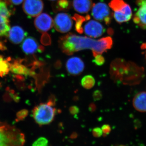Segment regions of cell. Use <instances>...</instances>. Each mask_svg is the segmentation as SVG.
I'll use <instances>...</instances> for the list:
<instances>
[{"label":"cell","mask_w":146,"mask_h":146,"mask_svg":"<svg viewBox=\"0 0 146 146\" xmlns=\"http://www.w3.org/2000/svg\"><path fill=\"white\" fill-rule=\"evenodd\" d=\"M113 41L110 36L95 40L86 36H79L72 33L61 36L58 45L62 51L66 54H73L79 51L86 49L92 50L94 57L101 54L110 49Z\"/></svg>","instance_id":"1"},{"label":"cell","mask_w":146,"mask_h":146,"mask_svg":"<svg viewBox=\"0 0 146 146\" xmlns=\"http://www.w3.org/2000/svg\"><path fill=\"white\" fill-rule=\"evenodd\" d=\"M25 135L13 126L0 121V146H23Z\"/></svg>","instance_id":"2"},{"label":"cell","mask_w":146,"mask_h":146,"mask_svg":"<svg viewBox=\"0 0 146 146\" xmlns=\"http://www.w3.org/2000/svg\"><path fill=\"white\" fill-rule=\"evenodd\" d=\"M57 110L47 103L40 104L33 108L32 116L35 122L40 126L52 122Z\"/></svg>","instance_id":"3"},{"label":"cell","mask_w":146,"mask_h":146,"mask_svg":"<svg viewBox=\"0 0 146 146\" xmlns=\"http://www.w3.org/2000/svg\"><path fill=\"white\" fill-rule=\"evenodd\" d=\"M109 5L114 11L113 16L115 21L119 23H125L131 19L132 16L131 8L123 0H112Z\"/></svg>","instance_id":"4"},{"label":"cell","mask_w":146,"mask_h":146,"mask_svg":"<svg viewBox=\"0 0 146 146\" xmlns=\"http://www.w3.org/2000/svg\"><path fill=\"white\" fill-rule=\"evenodd\" d=\"M12 9L7 0H0V37L8 36L10 30L9 18Z\"/></svg>","instance_id":"5"},{"label":"cell","mask_w":146,"mask_h":146,"mask_svg":"<svg viewBox=\"0 0 146 146\" xmlns=\"http://www.w3.org/2000/svg\"><path fill=\"white\" fill-rule=\"evenodd\" d=\"M94 19L104 22L106 25H109L112 20V15L108 6L103 3L94 4L91 12Z\"/></svg>","instance_id":"6"},{"label":"cell","mask_w":146,"mask_h":146,"mask_svg":"<svg viewBox=\"0 0 146 146\" xmlns=\"http://www.w3.org/2000/svg\"><path fill=\"white\" fill-rule=\"evenodd\" d=\"M72 25V18L66 13H58L53 21V26L56 30L61 33H66L70 31Z\"/></svg>","instance_id":"7"},{"label":"cell","mask_w":146,"mask_h":146,"mask_svg":"<svg viewBox=\"0 0 146 146\" xmlns=\"http://www.w3.org/2000/svg\"><path fill=\"white\" fill-rule=\"evenodd\" d=\"M44 8L42 0H25L23 9L25 13L29 17H34L41 14Z\"/></svg>","instance_id":"8"},{"label":"cell","mask_w":146,"mask_h":146,"mask_svg":"<svg viewBox=\"0 0 146 146\" xmlns=\"http://www.w3.org/2000/svg\"><path fill=\"white\" fill-rule=\"evenodd\" d=\"M83 32L90 37L98 38L103 35L105 32V29L98 22L91 20L84 26Z\"/></svg>","instance_id":"9"},{"label":"cell","mask_w":146,"mask_h":146,"mask_svg":"<svg viewBox=\"0 0 146 146\" xmlns=\"http://www.w3.org/2000/svg\"><path fill=\"white\" fill-rule=\"evenodd\" d=\"M36 29L41 33L48 31L53 26V21L50 15L42 13L37 16L34 21Z\"/></svg>","instance_id":"10"},{"label":"cell","mask_w":146,"mask_h":146,"mask_svg":"<svg viewBox=\"0 0 146 146\" xmlns=\"http://www.w3.org/2000/svg\"><path fill=\"white\" fill-rule=\"evenodd\" d=\"M66 70L72 75H78L84 71V64L83 60L78 57H72L66 63Z\"/></svg>","instance_id":"11"},{"label":"cell","mask_w":146,"mask_h":146,"mask_svg":"<svg viewBox=\"0 0 146 146\" xmlns=\"http://www.w3.org/2000/svg\"><path fill=\"white\" fill-rule=\"evenodd\" d=\"M21 48L23 52L27 55L33 54L37 52H43L44 50V47L39 46L36 39L31 36L27 37L24 40Z\"/></svg>","instance_id":"12"},{"label":"cell","mask_w":146,"mask_h":146,"mask_svg":"<svg viewBox=\"0 0 146 146\" xmlns=\"http://www.w3.org/2000/svg\"><path fill=\"white\" fill-rule=\"evenodd\" d=\"M138 9L133 18L134 23L142 28L146 29V0H137Z\"/></svg>","instance_id":"13"},{"label":"cell","mask_w":146,"mask_h":146,"mask_svg":"<svg viewBox=\"0 0 146 146\" xmlns=\"http://www.w3.org/2000/svg\"><path fill=\"white\" fill-rule=\"evenodd\" d=\"M27 35V33L23 29L17 26L11 28L8 34L9 39L10 42L16 44H18L23 42Z\"/></svg>","instance_id":"14"},{"label":"cell","mask_w":146,"mask_h":146,"mask_svg":"<svg viewBox=\"0 0 146 146\" xmlns=\"http://www.w3.org/2000/svg\"><path fill=\"white\" fill-rule=\"evenodd\" d=\"M74 9L80 13H88L94 5L92 0H73Z\"/></svg>","instance_id":"15"},{"label":"cell","mask_w":146,"mask_h":146,"mask_svg":"<svg viewBox=\"0 0 146 146\" xmlns=\"http://www.w3.org/2000/svg\"><path fill=\"white\" fill-rule=\"evenodd\" d=\"M10 71L13 74L19 75L29 76L34 75L35 72L22 65L19 61H15L10 64Z\"/></svg>","instance_id":"16"},{"label":"cell","mask_w":146,"mask_h":146,"mask_svg":"<svg viewBox=\"0 0 146 146\" xmlns=\"http://www.w3.org/2000/svg\"><path fill=\"white\" fill-rule=\"evenodd\" d=\"M134 108L141 112H146V92H141L136 94L133 101Z\"/></svg>","instance_id":"17"},{"label":"cell","mask_w":146,"mask_h":146,"mask_svg":"<svg viewBox=\"0 0 146 146\" xmlns=\"http://www.w3.org/2000/svg\"><path fill=\"white\" fill-rule=\"evenodd\" d=\"M72 19L76 22V30L78 33L82 34L83 33V24L84 22L91 19L89 15H87L85 17L75 14L72 17Z\"/></svg>","instance_id":"18"},{"label":"cell","mask_w":146,"mask_h":146,"mask_svg":"<svg viewBox=\"0 0 146 146\" xmlns=\"http://www.w3.org/2000/svg\"><path fill=\"white\" fill-rule=\"evenodd\" d=\"M9 58L5 59L2 56L0 55V76L3 77L7 74L10 71V63Z\"/></svg>","instance_id":"19"},{"label":"cell","mask_w":146,"mask_h":146,"mask_svg":"<svg viewBox=\"0 0 146 146\" xmlns=\"http://www.w3.org/2000/svg\"><path fill=\"white\" fill-rule=\"evenodd\" d=\"M96 83V80L94 77L91 75L84 76L81 80L82 86L84 89H91L94 87Z\"/></svg>","instance_id":"20"},{"label":"cell","mask_w":146,"mask_h":146,"mask_svg":"<svg viewBox=\"0 0 146 146\" xmlns=\"http://www.w3.org/2000/svg\"><path fill=\"white\" fill-rule=\"evenodd\" d=\"M71 7L69 0H58L55 5L54 9L55 11H68Z\"/></svg>","instance_id":"21"},{"label":"cell","mask_w":146,"mask_h":146,"mask_svg":"<svg viewBox=\"0 0 146 146\" xmlns=\"http://www.w3.org/2000/svg\"><path fill=\"white\" fill-rule=\"evenodd\" d=\"M48 141L45 137H39L33 144L32 146H48Z\"/></svg>","instance_id":"22"},{"label":"cell","mask_w":146,"mask_h":146,"mask_svg":"<svg viewBox=\"0 0 146 146\" xmlns=\"http://www.w3.org/2000/svg\"><path fill=\"white\" fill-rule=\"evenodd\" d=\"M28 113V111L27 110L24 109L20 110L16 114V121L19 122L23 121L27 116Z\"/></svg>","instance_id":"23"},{"label":"cell","mask_w":146,"mask_h":146,"mask_svg":"<svg viewBox=\"0 0 146 146\" xmlns=\"http://www.w3.org/2000/svg\"><path fill=\"white\" fill-rule=\"evenodd\" d=\"M93 62L97 66H102L104 64L105 59L101 54L97 55L95 56V58L93 60Z\"/></svg>","instance_id":"24"},{"label":"cell","mask_w":146,"mask_h":146,"mask_svg":"<svg viewBox=\"0 0 146 146\" xmlns=\"http://www.w3.org/2000/svg\"><path fill=\"white\" fill-rule=\"evenodd\" d=\"M41 42L43 44L48 46L51 43L50 37L49 35L47 33H44L43 36H42Z\"/></svg>","instance_id":"25"},{"label":"cell","mask_w":146,"mask_h":146,"mask_svg":"<svg viewBox=\"0 0 146 146\" xmlns=\"http://www.w3.org/2000/svg\"><path fill=\"white\" fill-rule=\"evenodd\" d=\"M93 98L94 101H98L102 99L103 95L102 92L100 90H96L94 91L93 94Z\"/></svg>","instance_id":"26"},{"label":"cell","mask_w":146,"mask_h":146,"mask_svg":"<svg viewBox=\"0 0 146 146\" xmlns=\"http://www.w3.org/2000/svg\"><path fill=\"white\" fill-rule=\"evenodd\" d=\"M101 129L102 131L103 136H107L110 133L111 130L110 125L108 124H104L102 126Z\"/></svg>","instance_id":"27"},{"label":"cell","mask_w":146,"mask_h":146,"mask_svg":"<svg viewBox=\"0 0 146 146\" xmlns=\"http://www.w3.org/2000/svg\"><path fill=\"white\" fill-rule=\"evenodd\" d=\"M92 134L94 137L96 138H100L101 137L102 135H103L101 128L99 127L94 128L92 130Z\"/></svg>","instance_id":"28"},{"label":"cell","mask_w":146,"mask_h":146,"mask_svg":"<svg viewBox=\"0 0 146 146\" xmlns=\"http://www.w3.org/2000/svg\"><path fill=\"white\" fill-rule=\"evenodd\" d=\"M69 112L72 115H77L79 113L80 109L78 107L76 106H71L69 108Z\"/></svg>","instance_id":"29"},{"label":"cell","mask_w":146,"mask_h":146,"mask_svg":"<svg viewBox=\"0 0 146 146\" xmlns=\"http://www.w3.org/2000/svg\"><path fill=\"white\" fill-rule=\"evenodd\" d=\"M56 101V98L54 95H51L49 97L47 103L51 106H53L55 105Z\"/></svg>","instance_id":"30"},{"label":"cell","mask_w":146,"mask_h":146,"mask_svg":"<svg viewBox=\"0 0 146 146\" xmlns=\"http://www.w3.org/2000/svg\"><path fill=\"white\" fill-rule=\"evenodd\" d=\"M89 111L91 112H94L96 110L97 106L94 103H91L89 104L88 108Z\"/></svg>","instance_id":"31"},{"label":"cell","mask_w":146,"mask_h":146,"mask_svg":"<svg viewBox=\"0 0 146 146\" xmlns=\"http://www.w3.org/2000/svg\"><path fill=\"white\" fill-rule=\"evenodd\" d=\"M62 63L61 61L60 60H57V61H56L55 63L54 64V67L55 69H60L62 67Z\"/></svg>","instance_id":"32"},{"label":"cell","mask_w":146,"mask_h":146,"mask_svg":"<svg viewBox=\"0 0 146 146\" xmlns=\"http://www.w3.org/2000/svg\"><path fill=\"white\" fill-rule=\"evenodd\" d=\"M9 1L14 5H19L23 2L24 0H9Z\"/></svg>","instance_id":"33"},{"label":"cell","mask_w":146,"mask_h":146,"mask_svg":"<svg viewBox=\"0 0 146 146\" xmlns=\"http://www.w3.org/2000/svg\"><path fill=\"white\" fill-rule=\"evenodd\" d=\"M6 49V47L3 44L0 42V50H4Z\"/></svg>","instance_id":"34"},{"label":"cell","mask_w":146,"mask_h":146,"mask_svg":"<svg viewBox=\"0 0 146 146\" xmlns=\"http://www.w3.org/2000/svg\"><path fill=\"white\" fill-rule=\"evenodd\" d=\"M141 48L145 50V52L146 57V43H144V44L142 45V46H141Z\"/></svg>","instance_id":"35"},{"label":"cell","mask_w":146,"mask_h":146,"mask_svg":"<svg viewBox=\"0 0 146 146\" xmlns=\"http://www.w3.org/2000/svg\"><path fill=\"white\" fill-rule=\"evenodd\" d=\"M118 146H125L124 145H120Z\"/></svg>","instance_id":"36"},{"label":"cell","mask_w":146,"mask_h":146,"mask_svg":"<svg viewBox=\"0 0 146 146\" xmlns=\"http://www.w3.org/2000/svg\"><path fill=\"white\" fill-rule=\"evenodd\" d=\"M49 1H56V0H49Z\"/></svg>","instance_id":"37"}]
</instances>
